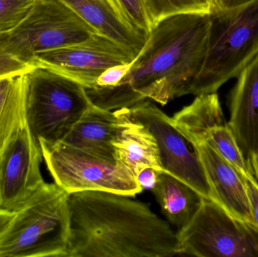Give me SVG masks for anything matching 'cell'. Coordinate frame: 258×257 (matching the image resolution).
Instances as JSON below:
<instances>
[{"label":"cell","mask_w":258,"mask_h":257,"mask_svg":"<svg viewBox=\"0 0 258 257\" xmlns=\"http://www.w3.org/2000/svg\"><path fill=\"white\" fill-rule=\"evenodd\" d=\"M210 14H182L159 22L123 79L112 88L86 89L94 105L130 108L146 99L165 106L192 95L209 48Z\"/></svg>","instance_id":"6da1fadb"},{"label":"cell","mask_w":258,"mask_h":257,"mask_svg":"<svg viewBox=\"0 0 258 257\" xmlns=\"http://www.w3.org/2000/svg\"><path fill=\"white\" fill-rule=\"evenodd\" d=\"M71 229L66 257H170L177 233L143 202L107 192L69 196Z\"/></svg>","instance_id":"7a4b0ae2"},{"label":"cell","mask_w":258,"mask_h":257,"mask_svg":"<svg viewBox=\"0 0 258 257\" xmlns=\"http://www.w3.org/2000/svg\"><path fill=\"white\" fill-rule=\"evenodd\" d=\"M69 196L44 183L15 213L0 237V257H66L69 245Z\"/></svg>","instance_id":"3957f363"},{"label":"cell","mask_w":258,"mask_h":257,"mask_svg":"<svg viewBox=\"0 0 258 257\" xmlns=\"http://www.w3.org/2000/svg\"><path fill=\"white\" fill-rule=\"evenodd\" d=\"M209 48L192 95L215 93L258 54V0L211 12Z\"/></svg>","instance_id":"277c9868"},{"label":"cell","mask_w":258,"mask_h":257,"mask_svg":"<svg viewBox=\"0 0 258 257\" xmlns=\"http://www.w3.org/2000/svg\"><path fill=\"white\" fill-rule=\"evenodd\" d=\"M27 123L33 135L61 142L93 106L86 89L52 71L35 67L27 73Z\"/></svg>","instance_id":"5b68a950"},{"label":"cell","mask_w":258,"mask_h":257,"mask_svg":"<svg viewBox=\"0 0 258 257\" xmlns=\"http://www.w3.org/2000/svg\"><path fill=\"white\" fill-rule=\"evenodd\" d=\"M38 141L54 183L68 194L100 191L134 197L144 190L137 178L116 160L98 156L63 142Z\"/></svg>","instance_id":"8992f818"},{"label":"cell","mask_w":258,"mask_h":257,"mask_svg":"<svg viewBox=\"0 0 258 257\" xmlns=\"http://www.w3.org/2000/svg\"><path fill=\"white\" fill-rule=\"evenodd\" d=\"M95 34L100 33L61 0H35L25 18L0 40V47L32 64L36 53L74 45Z\"/></svg>","instance_id":"52a82bcc"},{"label":"cell","mask_w":258,"mask_h":257,"mask_svg":"<svg viewBox=\"0 0 258 257\" xmlns=\"http://www.w3.org/2000/svg\"><path fill=\"white\" fill-rule=\"evenodd\" d=\"M178 254L200 257H258V228L204 199L191 221L177 233Z\"/></svg>","instance_id":"ba28073f"},{"label":"cell","mask_w":258,"mask_h":257,"mask_svg":"<svg viewBox=\"0 0 258 257\" xmlns=\"http://www.w3.org/2000/svg\"><path fill=\"white\" fill-rule=\"evenodd\" d=\"M125 109L132 119L154 137L162 172L183 181L205 199L218 203L195 146L176 128L172 119L150 101Z\"/></svg>","instance_id":"9c48e42d"},{"label":"cell","mask_w":258,"mask_h":257,"mask_svg":"<svg viewBox=\"0 0 258 257\" xmlns=\"http://www.w3.org/2000/svg\"><path fill=\"white\" fill-rule=\"evenodd\" d=\"M137 55L131 48L107 36L95 34L74 45L36 53L32 64L60 74L91 89L96 87L98 77L106 69L131 63Z\"/></svg>","instance_id":"30bf717a"},{"label":"cell","mask_w":258,"mask_h":257,"mask_svg":"<svg viewBox=\"0 0 258 257\" xmlns=\"http://www.w3.org/2000/svg\"><path fill=\"white\" fill-rule=\"evenodd\" d=\"M42 150L28 123L0 155V208L18 211L45 183Z\"/></svg>","instance_id":"8fae6325"},{"label":"cell","mask_w":258,"mask_h":257,"mask_svg":"<svg viewBox=\"0 0 258 257\" xmlns=\"http://www.w3.org/2000/svg\"><path fill=\"white\" fill-rule=\"evenodd\" d=\"M237 78L230 95L228 125L247 161L258 149V54Z\"/></svg>","instance_id":"7c38bea8"},{"label":"cell","mask_w":258,"mask_h":257,"mask_svg":"<svg viewBox=\"0 0 258 257\" xmlns=\"http://www.w3.org/2000/svg\"><path fill=\"white\" fill-rule=\"evenodd\" d=\"M195 147L218 204L233 217L254 223L240 174L208 143Z\"/></svg>","instance_id":"4fadbf2b"},{"label":"cell","mask_w":258,"mask_h":257,"mask_svg":"<svg viewBox=\"0 0 258 257\" xmlns=\"http://www.w3.org/2000/svg\"><path fill=\"white\" fill-rule=\"evenodd\" d=\"M117 110L119 129L113 143L116 161L136 178L144 169L162 172L159 149L153 134L142 124L132 119L126 109Z\"/></svg>","instance_id":"5bb4252c"},{"label":"cell","mask_w":258,"mask_h":257,"mask_svg":"<svg viewBox=\"0 0 258 257\" xmlns=\"http://www.w3.org/2000/svg\"><path fill=\"white\" fill-rule=\"evenodd\" d=\"M119 125L117 110H106L93 104L61 142L98 156L116 160L113 143Z\"/></svg>","instance_id":"9a60e30c"},{"label":"cell","mask_w":258,"mask_h":257,"mask_svg":"<svg viewBox=\"0 0 258 257\" xmlns=\"http://www.w3.org/2000/svg\"><path fill=\"white\" fill-rule=\"evenodd\" d=\"M98 33L137 54L147 42L149 35L132 27L117 15L107 0H61Z\"/></svg>","instance_id":"2e32d148"},{"label":"cell","mask_w":258,"mask_h":257,"mask_svg":"<svg viewBox=\"0 0 258 257\" xmlns=\"http://www.w3.org/2000/svg\"><path fill=\"white\" fill-rule=\"evenodd\" d=\"M152 192L167 220L179 230L194 218L205 199L194 188L164 172H158Z\"/></svg>","instance_id":"e0dca14e"},{"label":"cell","mask_w":258,"mask_h":257,"mask_svg":"<svg viewBox=\"0 0 258 257\" xmlns=\"http://www.w3.org/2000/svg\"><path fill=\"white\" fill-rule=\"evenodd\" d=\"M173 123L194 146L206 143L212 130L227 125L218 95H198L194 102L174 114Z\"/></svg>","instance_id":"ac0fdd59"},{"label":"cell","mask_w":258,"mask_h":257,"mask_svg":"<svg viewBox=\"0 0 258 257\" xmlns=\"http://www.w3.org/2000/svg\"><path fill=\"white\" fill-rule=\"evenodd\" d=\"M27 73L0 76V155L27 125Z\"/></svg>","instance_id":"d6986e66"},{"label":"cell","mask_w":258,"mask_h":257,"mask_svg":"<svg viewBox=\"0 0 258 257\" xmlns=\"http://www.w3.org/2000/svg\"><path fill=\"white\" fill-rule=\"evenodd\" d=\"M206 143L213 147L240 175L249 173L246 161L228 123L212 130Z\"/></svg>","instance_id":"ffe728a7"},{"label":"cell","mask_w":258,"mask_h":257,"mask_svg":"<svg viewBox=\"0 0 258 257\" xmlns=\"http://www.w3.org/2000/svg\"><path fill=\"white\" fill-rule=\"evenodd\" d=\"M153 29L161 21L182 14H210L200 0H145Z\"/></svg>","instance_id":"44dd1931"},{"label":"cell","mask_w":258,"mask_h":257,"mask_svg":"<svg viewBox=\"0 0 258 257\" xmlns=\"http://www.w3.org/2000/svg\"><path fill=\"white\" fill-rule=\"evenodd\" d=\"M35 0H0V40L27 16Z\"/></svg>","instance_id":"7402d4cb"},{"label":"cell","mask_w":258,"mask_h":257,"mask_svg":"<svg viewBox=\"0 0 258 257\" xmlns=\"http://www.w3.org/2000/svg\"><path fill=\"white\" fill-rule=\"evenodd\" d=\"M130 24L137 30L150 34L153 30L145 0H119Z\"/></svg>","instance_id":"603a6c76"},{"label":"cell","mask_w":258,"mask_h":257,"mask_svg":"<svg viewBox=\"0 0 258 257\" xmlns=\"http://www.w3.org/2000/svg\"><path fill=\"white\" fill-rule=\"evenodd\" d=\"M35 67L0 47V76L28 73Z\"/></svg>","instance_id":"cb8c5ba5"},{"label":"cell","mask_w":258,"mask_h":257,"mask_svg":"<svg viewBox=\"0 0 258 257\" xmlns=\"http://www.w3.org/2000/svg\"><path fill=\"white\" fill-rule=\"evenodd\" d=\"M135 60V59H134ZM132 62L116 65L106 69L96 81L95 88H112L117 85L130 70Z\"/></svg>","instance_id":"d4e9b609"},{"label":"cell","mask_w":258,"mask_h":257,"mask_svg":"<svg viewBox=\"0 0 258 257\" xmlns=\"http://www.w3.org/2000/svg\"><path fill=\"white\" fill-rule=\"evenodd\" d=\"M240 176L246 188L253 223L258 228V181L250 172Z\"/></svg>","instance_id":"484cf974"},{"label":"cell","mask_w":258,"mask_h":257,"mask_svg":"<svg viewBox=\"0 0 258 257\" xmlns=\"http://www.w3.org/2000/svg\"><path fill=\"white\" fill-rule=\"evenodd\" d=\"M158 172L154 169L146 168L138 174L137 180L143 190H150L152 191L157 181Z\"/></svg>","instance_id":"4316f807"},{"label":"cell","mask_w":258,"mask_h":257,"mask_svg":"<svg viewBox=\"0 0 258 257\" xmlns=\"http://www.w3.org/2000/svg\"><path fill=\"white\" fill-rule=\"evenodd\" d=\"M15 211L0 208V237L7 230L15 216Z\"/></svg>","instance_id":"83f0119b"},{"label":"cell","mask_w":258,"mask_h":257,"mask_svg":"<svg viewBox=\"0 0 258 257\" xmlns=\"http://www.w3.org/2000/svg\"><path fill=\"white\" fill-rule=\"evenodd\" d=\"M250 1L251 0H217L216 6L212 12L233 9V8L242 6Z\"/></svg>","instance_id":"f1b7e54d"},{"label":"cell","mask_w":258,"mask_h":257,"mask_svg":"<svg viewBox=\"0 0 258 257\" xmlns=\"http://www.w3.org/2000/svg\"><path fill=\"white\" fill-rule=\"evenodd\" d=\"M246 163L250 173L258 181V149L254 155L247 160Z\"/></svg>","instance_id":"f546056e"},{"label":"cell","mask_w":258,"mask_h":257,"mask_svg":"<svg viewBox=\"0 0 258 257\" xmlns=\"http://www.w3.org/2000/svg\"><path fill=\"white\" fill-rule=\"evenodd\" d=\"M107 1L110 3V6H111L112 7H113V9H114L115 12L117 13V15H119V16L120 17V18H122L124 21H125L127 24H128L129 25L132 26V27H134L133 26L130 24V22H129L128 18H127L126 15H125L123 9H122V6H121L119 0H107ZM134 28H135V27H134Z\"/></svg>","instance_id":"4dcf8cb0"},{"label":"cell","mask_w":258,"mask_h":257,"mask_svg":"<svg viewBox=\"0 0 258 257\" xmlns=\"http://www.w3.org/2000/svg\"><path fill=\"white\" fill-rule=\"evenodd\" d=\"M200 1L210 10L211 12L215 9L217 0H200Z\"/></svg>","instance_id":"1f68e13d"}]
</instances>
